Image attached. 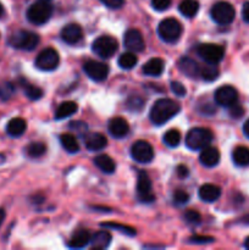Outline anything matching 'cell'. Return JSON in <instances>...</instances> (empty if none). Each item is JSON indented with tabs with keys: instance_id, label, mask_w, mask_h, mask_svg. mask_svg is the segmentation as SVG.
Masks as SVG:
<instances>
[{
	"instance_id": "6da1fadb",
	"label": "cell",
	"mask_w": 249,
	"mask_h": 250,
	"mask_svg": "<svg viewBox=\"0 0 249 250\" xmlns=\"http://www.w3.org/2000/svg\"><path fill=\"white\" fill-rule=\"evenodd\" d=\"M181 107L178 103H176L172 99H159L155 102V104L151 106L150 114H149V119L156 126H161L168 120L172 119L173 116L180 112Z\"/></svg>"
},
{
	"instance_id": "7a4b0ae2",
	"label": "cell",
	"mask_w": 249,
	"mask_h": 250,
	"mask_svg": "<svg viewBox=\"0 0 249 250\" xmlns=\"http://www.w3.org/2000/svg\"><path fill=\"white\" fill-rule=\"evenodd\" d=\"M212 138L214 136L210 129L195 127V128L190 129L186 136V146L190 150H202L203 148L211 143Z\"/></svg>"
},
{
	"instance_id": "3957f363",
	"label": "cell",
	"mask_w": 249,
	"mask_h": 250,
	"mask_svg": "<svg viewBox=\"0 0 249 250\" xmlns=\"http://www.w3.org/2000/svg\"><path fill=\"white\" fill-rule=\"evenodd\" d=\"M158 33L161 41L165 43H176L182 34V26L176 19L168 17L160 22L158 27Z\"/></svg>"
},
{
	"instance_id": "277c9868",
	"label": "cell",
	"mask_w": 249,
	"mask_h": 250,
	"mask_svg": "<svg viewBox=\"0 0 249 250\" xmlns=\"http://www.w3.org/2000/svg\"><path fill=\"white\" fill-rule=\"evenodd\" d=\"M51 15H53V6L49 4L48 1H41L34 2L29 6L27 10V19L31 23L37 24V26H42V24L46 23L50 20Z\"/></svg>"
},
{
	"instance_id": "5b68a950",
	"label": "cell",
	"mask_w": 249,
	"mask_h": 250,
	"mask_svg": "<svg viewBox=\"0 0 249 250\" xmlns=\"http://www.w3.org/2000/svg\"><path fill=\"white\" fill-rule=\"evenodd\" d=\"M39 36L34 32L24 31H17L10 37L9 43L10 45L14 46L16 49H21V50H33L37 45L39 44Z\"/></svg>"
},
{
	"instance_id": "8992f818",
	"label": "cell",
	"mask_w": 249,
	"mask_h": 250,
	"mask_svg": "<svg viewBox=\"0 0 249 250\" xmlns=\"http://www.w3.org/2000/svg\"><path fill=\"white\" fill-rule=\"evenodd\" d=\"M210 15H211V19L217 24L226 26V24H229L233 21L234 16H236V11H234V7L229 2L219 1L211 7Z\"/></svg>"
},
{
	"instance_id": "52a82bcc",
	"label": "cell",
	"mask_w": 249,
	"mask_h": 250,
	"mask_svg": "<svg viewBox=\"0 0 249 250\" xmlns=\"http://www.w3.org/2000/svg\"><path fill=\"white\" fill-rule=\"evenodd\" d=\"M197 53L207 63L217 65L224 59L225 49L219 44L204 43L198 46Z\"/></svg>"
},
{
	"instance_id": "ba28073f",
	"label": "cell",
	"mask_w": 249,
	"mask_h": 250,
	"mask_svg": "<svg viewBox=\"0 0 249 250\" xmlns=\"http://www.w3.org/2000/svg\"><path fill=\"white\" fill-rule=\"evenodd\" d=\"M117 41L110 36H102L93 42L92 49L98 56L103 59L111 58L117 51Z\"/></svg>"
},
{
	"instance_id": "9c48e42d",
	"label": "cell",
	"mask_w": 249,
	"mask_h": 250,
	"mask_svg": "<svg viewBox=\"0 0 249 250\" xmlns=\"http://www.w3.org/2000/svg\"><path fill=\"white\" fill-rule=\"evenodd\" d=\"M60 63V56L53 48L43 49L36 59V66L42 71H53Z\"/></svg>"
},
{
	"instance_id": "30bf717a",
	"label": "cell",
	"mask_w": 249,
	"mask_h": 250,
	"mask_svg": "<svg viewBox=\"0 0 249 250\" xmlns=\"http://www.w3.org/2000/svg\"><path fill=\"white\" fill-rule=\"evenodd\" d=\"M83 70H84L85 75L95 82H103L106 80L107 75H109V66L106 63L95 60L85 61L83 65Z\"/></svg>"
},
{
	"instance_id": "8fae6325",
	"label": "cell",
	"mask_w": 249,
	"mask_h": 250,
	"mask_svg": "<svg viewBox=\"0 0 249 250\" xmlns=\"http://www.w3.org/2000/svg\"><path fill=\"white\" fill-rule=\"evenodd\" d=\"M137 194L142 203H151L155 200V195L151 193V181L145 171H139L137 178Z\"/></svg>"
},
{
	"instance_id": "7c38bea8",
	"label": "cell",
	"mask_w": 249,
	"mask_h": 250,
	"mask_svg": "<svg viewBox=\"0 0 249 250\" xmlns=\"http://www.w3.org/2000/svg\"><path fill=\"white\" fill-rule=\"evenodd\" d=\"M131 155L137 163L149 164L154 159V149L148 142L137 141L132 146Z\"/></svg>"
},
{
	"instance_id": "4fadbf2b",
	"label": "cell",
	"mask_w": 249,
	"mask_h": 250,
	"mask_svg": "<svg viewBox=\"0 0 249 250\" xmlns=\"http://www.w3.org/2000/svg\"><path fill=\"white\" fill-rule=\"evenodd\" d=\"M215 103L220 106L229 107L238 100V92L232 85H222L215 92Z\"/></svg>"
},
{
	"instance_id": "5bb4252c",
	"label": "cell",
	"mask_w": 249,
	"mask_h": 250,
	"mask_svg": "<svg viewBox=\"0 0 249 250\" xmlns=\"http://www.w3.org/2000/svg\"><path fill=\"white\" fill-rule=\"evenodd\" d=\"M124 44L129 51L133 53H141L145 49V43H144L143 36L138 29L131 28L124 33Z\"/></svg>"
},
{
	"instance_id": "9a60e30c",
	"label": "cell",
	"mask_w": 249,
	"mask_h": 250,
	"mask_svg": "<svg viewBox=\"0 0 249 250\" xmlns=\"http://www.w3.org/2000/svg\"><path fill=\"white\" fill-rule=\"evenodd\" d=\"M83 38V31L81 28L80 24L77 23H68L61 31V39H62L65 43L73 45V44H77L78 42H81V39Z\"/></svg>"
},
{
	"instance_id": "2e32d148",
	"label": "cell",
	"mask_w": 249,
	"mask_h": 250,
	"mask_svg": "<svg viewBox=\"0 0 249 250\" xmlns=\"http://www.w3.org/2000/svg\"><path fill=\"white\" fill-rule=\"evenodd\" d=\"M107 129H109L110 134L115 138H124L128 134L129 125L122 117H114L109 121Z\"/></svg>"
},
{
	"instance_id": "e0dca14e",
	"label": "cell",
	"mask_w": 249,
	"mask_h": 250,
	"mask_svg": "<svg viewBox=\"0 0 249 250\" xmlns=\"http://www.w3.org/2000/svg\"><path fill=\"white\" fill-rule=\"evenodd\" d=\"M199 160L202 163V165H204L205 167H214L219 164L220 161V151L219 149L215 148V146H205L200 150Z\"/></svg>"
},
{
	"instance_id": "ac0fdd59",
	"label": "cell",
	"mask_w": 249,
	"mask_h": 250,
	"mask_svg": "<svg viewBox=\"0 0 249 250\" xmlns=\"http://www.w3.org/2000/svg\"><path fill=\"white\" fill-rule=\"evenodd\" d=\"M178 70L189 78H197L200 76V67L193 59L182 58L178 60Z\"/></svg>"
},
{
	"instance_id": "d6986e66",
	"label": "cell",
	"mask_w": 249,
	"mask_h": 250,
	"mask_svg": "<svg viewBox=\"0 0 249 250\" xmlns=\"http://www.w3.org/2000/svg\"><path fill=\"white\" fill-rule=\"evenodd\" d=\"M85 148L90 151H100L107 146L106 137L102 133H89L84 138Z\"/></svg>"
},
{
	"instance_id": "ffe728a7",
	"label": "cell",
	"mask_w": 249,
	"mask_h": 250,
	"mask_svg": "<svg viewBox=\"0 0 249 250\" xmlns=\"http://www.w3.org/2000/svg\"><path fill=\"white\" fill-rule=\"evenodd\" d=\"M221 195V188L219 186L207 183L199 188V198L205 203H214Z\"/></svg>"
},
{
	"instance_id": "44dd1931",
	"label": "cell",
	"mask_w": 249,
	"mask_h": 250,
	"mask_svg": "<svg viewBox=\"0 0 249 250\" xmlns=\"http://www.w3.org/2000/svg\"><path fill=\"white\" fill-rule=\"evenodd\" d=\"M90 233L85 229H81V231L76 232L72 236V238L68 241L67 247L71 249H81L87 247L90 243Z\"/></svg>"
},
{
	"instance_id": "7402d4cb",
	"label": "cell",
	"mask_w": 249,
	"mask_h": 250,
	"mask_svg": "<svg viewBox=\"0 0 249 250\" xmlns=\"http://www.w3.org/2000/svg\"><path fill=\"white\" fill-rule=\"evenodd\" d=\"M111 243V234L107 231H99L90 237V247L92 249H105Z\"/></svg>"
},
{
	"instance_id": "603a6c76",
	"label": "cell",
	"mask_w": 249,
	"mask_h": 250,
	"mask_svg": "<svg viewBox=\"0 0 249 250\" xmlns=\"http://www.w3.org/2000/svg\"><path fill=\"white\" fill-rule=\"evenodd\" d=\"M165 65H164V61L159 58L150 59L149 61H146L143 66V73L146 76H153V77H158L163 73Z\"/></svg>"
},
{
	"instance_id": "cb8c5ba5",
	"label": "cell",
	"mask_w": 249,
	"mask_h": 250,
	"mask_svg": "<svg viewBox=\"0 0 249 250\" xmlns=\"http://www.w3.org/2000/svg\"><path fill=\"white\" fill-rule=\"evenodd\" d=\"M26 128H27L26 121H24L23 119H21V117H15V119L10 120L9 124H7L6 132L9 136L17 138V137H21L22 134L24 133Z\"/></svg>"
},
{
	"instance_id": "d4e9b609",
	"label": "cell",
	"mask_w": 249,
	"mask_h": 250,
	"mask_svg": "<svg viewBox=\"0 0 249 250\" xmlns=\"http://www.w3.org/2000/svg\"><path fill=\"white\" fill-rule=\"evenodd\" d=\"M94 165L104 173H112L116 168L115 161L106 154H100V155L95 156Z\"/></svg>"
},
{
	"instance_id": "484cf974",
	"label": "cell",
	"mask_w": 249,
	"mask_h": 250,
	"mask_svg": "<svg viewBox=\"0 0 249 250\" xmlns=\"http://www.w3.org/2000/svg\"><path fill=\"white\" fill-rule=\"evenodd\" d=\"M232 160L236 164L237 166H241V167H244V166L249 165V148L247 146H237L234 148V150L232 151Z\"/></svg>"
},
{
	"instance_id": "4316f807",
	"label": "cell",
	"mask_w": 249,
	"mask_h": 250,
	"mask_svg": "<svg viewBox=\"0 0 249 250\" xmlns=\"http://www.w3.org/2000/svg\"><path fill=\"white\" fill-rule=\"evenodd\" d=\"M78 110V105L75 102H63L62 104L59 105V107L55 111L56 120H63L66 117L71 116Z\"/></svg>"
},
{
	"instance_id": "83f0119b",
	"label": "cell",
	"mask_w": 249,
	"mask_h": 250,
	"mask_svg": "<svg viewBox=\"0 0 249 250\" xmlns=\"http://www.w3.org/2000/svg\"><path fill=\"white\" fill-rule=\"evenodd\" d=\"M178 10L186 17H194L199 10V2L197 0H182L178 5Z\"/></svg>"
},
{
	"instance_id": "f1b7e54d",
	"label": "cell",
	"mask_w": 249,
	"mask_h": 250,
	"mask_svg": "<svg viewBox=\"0 0 249 250\" xmlns=\"http://www.w3.org/2000/svg\"><path fill=\"white\" fill-rule=\"evenodd\" d=\"M60 143L62 146V148L66 151L71 154H75L80 150V144H78L77 139L73 134L70 133H63L60 136Z\"/></svg>"
},
{
	"instance_id": "f546056e",
	"label": "cell",
	"mask_w": 249,
	"mask_h": 250,
	"mask_svg": "<svg viewBox=\"0 0 249 250\" xmlns=\"http://www.w3.org/2000/svg\"><path fill=\"white\" fill-rule=\"evenodd\" d=\"M117 62H119L120 67L124 68V70H131V68H133L137 65L138 58H137V55L133 51H128V53L121 54Z\"/></svg>"
},
{
	"instance_id": "4dcf8cb0",
	"label": "cell",
	"mask_w": 249,
	"mask_h": 250,
	"mask_svg": "<svg viewBox=\"0 0 249 250\" xmlns=\"http://www.w3.org/2000/svg\"><path fill=\"white\" fill-rule=\"evenodd\" d=\"M219 68L214 63H208L204 67L200 68V77L204 81H207V82H212V81H215L219 77Z\"/></svg>"
},
{
	"instance_id": "1f68e13d",
	"label": "cell",
	"mask_w": 249,
	"mask_h": 250,
	"mask_svg": "<svg viewBox=\"0 0 249 250\" xmlns=\"http://www.w3.org/2000/svg\"><path fill=\"white\" fill-rule=\"evenodd\" d=\"M164 143L166 144L170 148H176V146H180L181 143V133L177 129H168L165 134H164L163 138Z\"/></svg>"
},
{
	"instance_id": "d6a6232c",
	"label": "cell",
	"mask_w": 249,
	"mask_h": 250,
	"mask_svg": "<svg viewBox=\"0 0 249 250\" xmlns=\"http://www.w3.org/2000/svg\"><path fill=\"white\" fill-rule=\"evenodd\" d=\"M45 151L46 146L43 143H39V142H33L26 149L27 155L31 156V158H41L45 154Z\"/></svg>"
},
{
	"instance_id": "836d02e7",
	"label": "cell",
	"mask_w": 249,
	"mask_h": 250,
	"mask_svg": "<svg viewBox=\"0 0 249 250\" xmlns=\"http://www.w3.org/2000/svg\"><path fill=\"white\" fill-rule=\"evenodd\" d=\"M102 227L122 232V233H124L126 236H136V229H132V227L129 226H126V225L116 224V222H106V224H102Z\"/></svg>"
},
{
	"instance_id": "e575fe53",
	"label": "cell",
	"mask_w": 249,
	"mask_h": 250,
	"mask_svg": "<svg viewBox=\"0 0 249 250\" xmlns=\"http://www.w3.org/2000/svg\"><path fill=\"white\" fill-rule=\"evenodd\" d=\"M22 87H23L26 95L31 100H38L43 97V90H42V88L37 87V85L29 84V83H23Z\"/></svg>"
},
{
	"instance_id": "d590c367",
	"label": "cell",
	"mask_w": 249,
	"mask_h": 250,
	"mask_svg": "<svg viewBox=\"0 0 249 250\" xmlns=\"http://www.w3.org/2000/svg\"><path fill=\"white\" fill-rule=\"evenodd\" d=\"M15 93V85L10 82H5L0 85V99L6 102L11 99V97Z\"/></svg>"
},
{
	"instance_id": "8d00e7d4",
	"label": "cell",
	"mask_w": 249,
	"mask_h": 250,
	"mask_svg": "<svg viewBox=\"0 0 249 250\" xmlns=\"http://www.w3.org/2000/svg\"><path fill=\"white\" fill-rule=\"evenodd\" d=\"M126 106L127 109L131 110V111H141L142 107L144 106V100L142 99L141 97H131L126 103Z\"/></svg>"
},
{
	"instance_id": "74e56055",
	"label": "cell",
	"mask_w": 249,
	"mask_h": 250,
	"mask_svg": "<svg viewBox=\"0 0 249 250\" xmlns=\"http://www.w3.org/2000/svg\"><path fill=\"white\" fill-rule=\"evenodd\" d=\"M185 220L189 225H199L202 221V217H200L199 212L195 211V210H187L185 212Z\"/></svg>"
},
{
	"instance_id": "f35d334b",
	"label": "cell",
	"mask_w": 249,
	"mask_h": 250,
	"mask_svg": "<svg viewBox=\"0 0 249 250\" xmlns=\"http://www.w3.org/2000/svg\"><path fill=\"white\" fill-rule=\"evenodd\" d=\"M173 200H175V204L177 205H185L187 204L188 200H189V195L188 193H186L185 190H176L175 194H173Z\"/></svg>"
},
{
	"instance_id": "ab89813d",
	"label": "cell",
	"mask_w": 249,
	"mask_h": 250,
	"mask_svg": "<svg viewBox=\"0 0 249 250\" xmlns=\"http://www.w3.org/2000/svg\"><path fill=\"white\" fill-rule=\"evenodd\" d=\"M171 90H172L173 94H176L177 97H185V95L187 94V89H186L185 85H183L182 83L177 82V81L171 82Z\"/></svg>"
},
{
	"instance_id": "60d3db41",
	"label": "cell",
	"mask_w": 249,
	"mask_h": 250,
	"mask_svg": "<svg viewBox=\"0 0 249 250\" xmlns=\"http://www.w3.org/2000/svg\"><path fill=\"white\" fill-rule=\"evenodd\" d=\"M171 5V0H151V6L156 11H165Z\"/></svg>"
},
{
	"instance_id": "b9f144b4",
	"label": "cell",
	"mask_w": 249,
	"mask_h": 250,
	"mask_svg": "<svg viewBox=\"0 0 249 250\" xmlns=\"http://www.w3.org/2000/svg\"><path fill=\"white\" fill-rule=\"evenodd\" d=\"M228 109H229V115H231L232 117H234V119H239V117L243 116V114H244L243 107H242L239 104H237V103L236 104L231 105Z\"/></svg>"
},
{
	"instance_id": "7bdbcfd3",
	"label": "cell",
	"mask_w": 249,
	"mask_h": 250,
	"mask_svg": "<svg viewBox=\"0 0 249 250\" xmlns=\"http://www.w3.org/2000/svg\"><path fill=\"white\" fill-rule=\"evenodd\" d=\"M189 242L190 243H195V244H207V243H211V242H214V238L208 236H193L189 238Z\"/></svg>"
},
{
	"instance_id": "ee69618b",
	"label": "cell",
	"mask_w": 249,
	"mask_h": 250,
	"mask_svg": "<svg viewBox=\"0 0 249 250\" xmlns=\"http://www.w3.org/2000/svg\"><path fill=\"white\" fill-rule=\"evenodd\" d=\"M105 6L110 7V9H119L124 5V0H100Z\"/></svg>"
},
{
	"instance_id": "f6af8a7d",
	"label": "cell",
	"mask_w": 249,
	"mask_h": 250,
	"mask_svg": "<svg viewBox=\"0 0 249 250\" xmlns=\"http://www.w3.org/2000/svg\"><path fill=\"white\" fill-rule=\"evenodd\" d=\"M70 128L75 129V131L78 132V133H82V132L87 131V125L82 121H76V122L73 121L70 124Z\"/></svg>"
},
{
	"instance_id": "bcb514c9",
	"label": "cell",
	"mask_w": 249,
	"mask_h": 250,
	"mask_svg": "<svg viewBox=\"0 0 249 250\" xmlns=\"http://www.w3.org/2000/svg\"><path fill=\"white\" fill-rule=\"evenodd\" d=\"M176 172H177V176L180 178H186L189 175V170L186 165H178L177 168H176Z\"/></svg>"
},
{
	"instance_id": "7dc6e473",
	"label": "cell",
	"mask_w": 249,
	"mask_h": 250,
	"mask_svg": "<svg viewBox=\"0 0 249 250\" xmlns=\"http://www.w3.org/2000/svg\"><path fill=\"white\" fill-rule=\"evenodd\" d=\"M242 17H243L244 22L249 23V1H246L242 7Z\"/></svg>"
},
{
	"instance_id": "c3c4849f",
	"label": "cell",
	"mask_w": 249,
	"mask_h": 250,
	"mask_svg": "<svg viewBox=\"0 0 249 250\" xmlns=\"http://www.w3.org/2000/svg\"><path fill=\"white\" fill-rule=\"evenodd\" d=\"M243 132H244V134H246V137H248L249 138V120H247L246 124H244Z\"/></svg>"
},
{
	"instance_id": "681fc988",
	"label": "cell",
	"mask_w": 249,
	"mask_h": 250,
	"mask_svg": "<svg viewBox=\"0 0 249 250\" xmlns=\"http://www.w3.org/2000/svg\"><path fill=\"white\" fill-rule=\"evenodd\" d=\"M5 216H6V214H5V210L4 209H0V226H1L2 222H4Z\"/></svg>"
},
{
	"instance_id": "f907efd6",
	"label": "cell",
	"mask_w": 249,
	"mask_h": 250,
	"mask_svg": "<svg viewBox=\"0 0 249 250\" xmlns=\"http://www.w3.org/2000/svg\"><path fill=\"white\" fill-rule=\"evenodd\" d=\"M244 248L249 250V237H247L246 241H244Z\"/></svg>"
},
{
	"instance_id": "816d5d0a",
	"label": "cell",
	"mask_w": 249,
	"mask_h": 250,
	"mask_svg": "<svg viewBox=\"0 0 249 250\" xmlns=\"http://www.w3.org/2000/svg\"><path fill=\"white\" fill-rule=\"evenodd\" d=\"M2 14H4V7H2V5L0 4V17L2 16Z\"/></svg>"
},
{
	"instance_id": "f5cc1de1",
	"label": "cell",
	"mask_w": 249,
	"mask_h": 250,
	"mask_svg": "<svg viewBox=\"0 0 249 250\" xmlns=\"http://www.w3.org/2000/svg\"><path fill=\"white\" fill-rule=\"evenodd\" d=\"M0 160H2V161H4V160H5V158H4V156H2V155H0ZM0 164H1V163H0Z\"/></svg>"
},
{
	"instance_id": "db71d44e",
	"label": "cell",
	"mask_w": 249,
	"mask_h": 250,
	"mask_svg": "<svg viewBox=\"0 0 249 250\" xmlns=\"http://www.w3.org/2000/svg\"><path fill=\"white\" fill-rule=\"evenodd\" d=\"M41 1H49V0H41Z\"/></svg>"
}]
</instances>
